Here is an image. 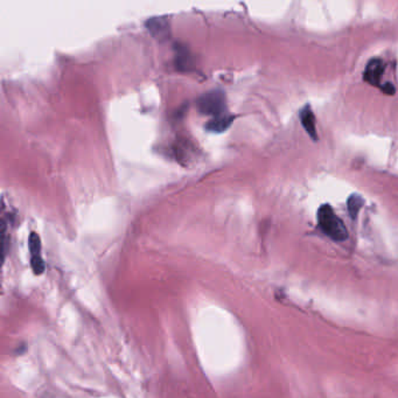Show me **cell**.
Instances as JSON below:
<instances>
[{"instance_id": "cell-1", "label": "cell", "mask_w": 398, "mask_h": 398, "mask_svg": "<svg viewBox=\"0 0 398 398\" xmlns=\"http://www.w3.org/2000/svg\"><path fill=\"white\" fill-rule=\"evenodd\" d=\"M197 108L202 114L210 119L206 127L210 132H223L233 123L234 116L229 114L223 91L212 90L206 92L197 101Z\"/></svg>"}, {"instance_id": "cell-2", "label": "cell", "mask_w": 398, "mask_h": 398, "mask_svg": "<svg viewBox=\"0 0 398 398\" xmlns=\"http://www.w3.org/2000/svg\"><path fill=\"white\" fill-rule=\"evenodd\" d=\"M318 223L323 233L335 242L348 238V230L343 220L338 217L329 205H323L318 210Z\"/></svg>"}, {"instance_id": "cell-3", "label": "cell", "mask_w": 398, "mask_h": 398, "mask_svg": "<svg viewBox=\"0 0 398 398\" xmlns=\"http://www.w3.org/2000/svg\"><path fill=\"white\" fill-rule=\"evenodd\" d=\"M28 248H29V263L33 272L36 276H40L46 270L44 258H42V245L38 234L32 232L28 238Z\"/></svg>"}, {"instance_id": "cell-4", "label": "cell", "mask_w": 398, "mask_h": 398, "mask_svg": "<svg viewBox=\"0 0 398 398\" xmlns=\"http://www.w3.org/2000/svg\"><path fill=\"white\" fill-rule=\"evenodd\" d=\"M386 69V64L381 59H371L366 64V71L363 74V79L375 87L382 88L381 79Z\"/></svg>"}, {"instance_id": "cell-5", "label": "cell", "mask_w": 398, "mask_h": 398, "mask_svg": "<svg viewBox=\"0 0 398 398\" xmlns=\"http://www.w3.org/2000/svg\"><path fill=\"white\" fill-rule=\"evenodd\" d=\"M146 27L152 36L158 39H166L170 34V21L166 18H152L146 21Z\"/></svg>"}, {"instance_id": "cell-6", "label": "cell", "mask_w": 398, "mask_h": 398, "mask_svg": "<svg viewBox=\"0 0 398 398\" xmlns=\"http://www.w3.org/2000/svg\"><path fill=\"white\" fill-rule=\"evenodd\" d=\"M300 121H301V124L305 127L306 132L310 134V137L314 142H316L318 140V134H316V116L313 114L310 105L303 107L300 111Z\"/></svg>"}, {"instance_id": "cell-7", "label": "cell", "mask_w": 398, "mask_h": 398, "mask_svg": "<svg viewBox=\"0 0 398 398\" xmlns=\"http://www.w3.org/2000/svg\"><path fill=\"white\" fill-rule=\"evenodd\" d=\"M364 205V200L363 197L359 194H353L349 199H348V213L353 219H356L358 214H359L360 209L362 208Z\"/></svg>"}]
</instances>
